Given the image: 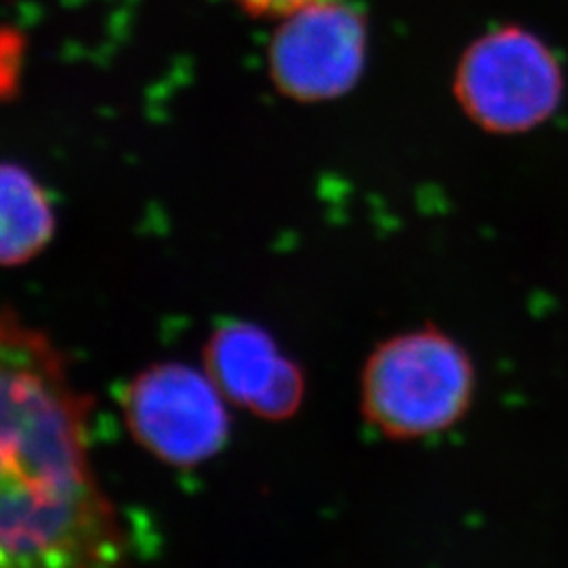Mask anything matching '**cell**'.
Wrapping results in <instances>:
<instances>
[{
	"label": "cell",
	"instance_id": "cell-6",
	"mask_svg": "<svg viewBox=\"0 0 568 568\" xmlns=\"http://www.w3.org/2000/svg\"><path fill=\"white\" fill-rule=\"evenodd\" d=\"M203 358L206 375L232 405L272 422L291 417L302 406L304 373L262 326H217L204 345Z\"/></svg>",
	"mask_w": 568,
	"mask_h": 568
},
{
	"label": "cell",
	"instance_id": "cell-5",
	"mask_svg": "<svg viewBox=\"0 0 568 568\" xmlns=\"http://www.w3.org/2000/svg\"><path fill=\"white\" fill-rule=\"evenodd\" d=\"M365 60V16L342 0H314L291 11L267 49L270 79L297 103L344 98L361 81Z\"/></svg>",
	"mask_w": 568,
	"mask_h": 568
},
{
	"label": "cell",
	"instance_id": "cell-4",
	"mask_svg": "<svg viewBox=\"0 0 568 568\" xmlns=\"http://www.w3.org/2000/svg\"><path fill=\"white\" fill-rule=\"evenodd\" d=\"M224 396L206 371L183 363H156L122 389V415L135 443L164 464L199 466L227 443Z\"/></svg>",
	"mask_w": 568,
	"mask_h": 568
},
{
	"label": "cell",
	"instance_id": "cell-7",
	"mask_svg": "<svg viewBox=\"0 0 568 568\" xmlns=\"http://www.w3.org/2000/svg\"><path fill=\"white\" fill-rule=\"evenodd\" d=\"M0 260L4 265L28 264L55 234L49 192L28 169L7 163L0 173Z\"/></svg>",
	"mask_w": 568,
	"mask_h": 568
},
{
	"label": "cell",
	"instance_id": "cell-8",
	"mask_svg": "<svg viewBox=\"0 0 568 568\" xmlns=\"http://www.w3.org/2000/svg\"><path fill=\"white\" fill-rule=\"evenodd\" d=\"M246 13L257 18H284L291 11L310 4L314 0H234Z\"/></svg>",
	"mask_w": 568,
	"mask_h": 568
},
{
	"label": "cell",
	"instance_id": "cell-2",
	"mask_svg": "<svg viewBox=\"0 0 568 568\" xmlns=\"http://www.w3.org/2000/svg\"><path fill=\"white\" fill-rule=\"evenodd\" d=\"M474 366L447 333L427 326L377 345L361 377L366 422L394 440L432 436L466 415Z\"/></svg>",
	"mask_w": 568,
	"mask_h": 568
},
{
	"label": "cell",
	"instance_id": "cell-1",
	"mask_svg": "<svg viewBox=\"0 0 568 568\" xmlns=\"http://www.w3.org/2000/svg\"><path fill=\"white\" fill-rule=\"evenodd\" d=\"M0 568H129L95 478L0 480Z\"/></svg>",
	"mask_w": 568,
	"mask_h": 568
},
{
	"label": "cell",
	"instance_id": "cell-3",
	"mask_svg": "<svg viewBox=\"0 0 568 568\" xmlns=\"http://www.w3.org/2000/svg\"><path fill=\"white\" fill-rule=\"evenodd\" d=\"M562 70L537 34L518 26L474 42L457 65L455 95L493 133H520L548 121L562 98Z\"/></svg>",
	"mask_w": 568,
	"mask_h": 568
}]
</instances>
